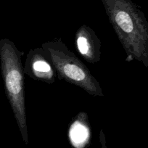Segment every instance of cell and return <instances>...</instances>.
I'll use <instances>...</instances> for the list:
<instances>
[{"label":"cell","instance_id":"7a4b0ae2","mask_svg":"<svg viewBox=\"0 0 148 148\" xmlns=\"http://www.w3.org/2000/svg\"><path fill=\"white\" fill-rule=\"evenodd\" d=\"M24 55L13 42L8 39L0 40V65L6 96L10 104L15 121L25 144H28V124L25 102Z\"/></svg>","mask_w":148,"mask_h":148},{"label":"cell","instance_id":"5b68a950","mask_svg":"<svg viewBox=\"0 0 148 148\" xmlns=\"http://www.w3.org/2000/svg\"><path fill=\"white\" fill-rule=\"evenodd\" d=\"M78 52L89 63L99 62L101 58V42L92 28L86 25L79 27L75 35Z\"/></svg>","mask_w":148,"mask_h":148},{"label":"cell","instance_id":"6da1fadb","mask_svg":"<svg viewBox=\"0 0 148 148\" xmlns=\"http://www.w3.org/2000/svg\"><path fill=\"white\" fill-rule=\"evenodd\" d=\"M110 23L126 54L148 68V21L132 0H101Z\"/></svg>","mask_w":148,"mask_h":148},{"label":"cell","instance_id":"3957f363","mask_svg":"<svg viewBox=\"0 0 148 148\" xmlns=\"http://www.w3.org/2000/svg\"><path fill=\"white\" fill-rule=\"evenodd\" d=\"M60 80L77 86L93 97H104L99 82L61 39L42 45Z\"/></svg>","mask_w":148,"mask_h":148},{"label":"cell","instance_id":"277c9868","mask_svg":"<svg viewBox=\"0 0 148 148\" xmlns=\"http://www.w3.org/2000/svg\"><path fill=\"white\" fill-rule=\"evenodd\" d=\"M23 68L25 74L34 80L49 84L56 80V71L42 47L30 49Z\"/></svg>","mask_w":148,"mask_h":148}]
</instances>
